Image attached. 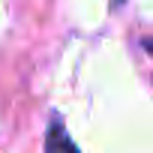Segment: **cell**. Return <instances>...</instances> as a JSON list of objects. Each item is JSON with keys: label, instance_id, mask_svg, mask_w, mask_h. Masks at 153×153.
<instances>
[{"label": "cell", "instance_id": "1", "mask_svg": "<svg viewBox=\"0 0 153 153\" xmlns=\"http://www.w3.org/2000/svg\"><path fill=\"white\" fill-rule=\"evenodd\" d=\"M45 153H81L75 147V141L69 138L66 126H63V117H51L48 123V132H45Z\"/></svg>", "mask_w": 153, "mask_h": 153}]
</instances>
